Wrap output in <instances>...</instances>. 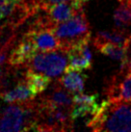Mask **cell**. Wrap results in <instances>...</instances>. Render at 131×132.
I'll return each mask as SVG.
<instances>
[{
	"label": "cell",
	"mask_w": 131,
	"mask_h": 132,
	"mask_svg": "<svg viewBox=\"0 0 131 132\" xmlns=\"http://www.w3.org/2000/svg\"><path fill=\"white\" fill-rule=\"evenodd\" d=\"M105 95L109 100L131 101V72H120L111 77L105 87Z\"/></svg>",
	"instance_id": "cell-5"
},
{
	"label": "cell",
	"mask_w": 131,
	"mask_h": 132,
	"mask_svg": "<svg viewBox=\"0 0 131 132\" xmlns=\"http://www.w3.org/2000/svg\"><path fill=\"white\" fill-rule=\"evenodd\" d=\"M68 66V56L63 50L37 53L27 65L28 69L42 72L48 77H58L65 72Z\"/></svg>",
	"instance_id": "cell-3"
},
{
	"label": "cell",
	"mask_w": 131,
	"mask_h": 132,
	"mask_svg": "<svg viewBox=\"0 0 131 132\" xmlns=\"http://www.w3.org/2000/svg\"><path fill=\"white\" fill-rule=\"evenodd\" d=\"M87 127L93 131L131 132V101H102L88 121Z\"/></svg>",
	"instance_id": "cell-1"
},
{
	"label": "cell",
	"mask_w": 131,
	"mask_h": 132,
	"mask_svg": "<svg viewBox=\"0 0 131 132\" xmlns=\"http://www.w3.org/2000/svg\"><path fill=\"white\" fill-rule=\"evenodd\" d=\"M38 48L29 36L23 34L21 40L18 42L9 57L11 66H27L32 58L37 54Z\"/></svg>",
	"instance_id": "cell-6"
},
{
	"label": "cell",
	"mask_w": 131,
	"mask_h": 132,
	"mask_svg": "<svg viewBox=\"0 0 131 132\" xmlns=\"http://www.w3.org/2000/svg\"><path fill=\"white\" fill-rule=\"evenodd\" d=\"M91 39L80 42L67 51L69 65L66 70H85L93 68V54L89 47ZM65 70V71H66Z\"/></svg>",
	"instance_id": "cell-4"
},
{
	"label": "cell",
	"mask_w": 131,
	"mask_h": 132,
	"mask_svg": "<svg viewBox=\"0 0 131 132\" xmlns=\"http://www.w3.org/2000/svg\"><path fill=\"white\" fill-rule=\"evenodd\" d=\"M121 64H120V72H124V73H126V72H131V57H126L125 60L121 61Z\"/></svg>",
	"instance_id": "cell-21"
},
{
	"label": "cell",
	"mask_w": 131,
	"mask_h": 132,
	"mask_svg": "<svg viewBox=\"0 0 131 132\" xmlns=\"http://www.w3.org/2000/svg\"><path fill=\"white\" fill-rule=\"evenodd\" d=\"M130 25H131V14H130Z\"/></svg>",
	"instance_id": "cell-25"
},
{
	"label": "cell",
	"mask_w": 131,
	"mask_h": 132,
	"mask_svg": "<svg viewBox=\"0 0 131 132\" xmlns=\"http://www.w3.org/2000/svg\"><path fill=\"white\" fill-rule=\"evenodd\" d=\"M131 4L120 3L114 13V22L117 29L125 30L130 26Z\"/></svg>",
	"instance_id": "cell-17"
},
{
	"label": "cell",
	"mask_w": 131,
	"mask_h": 132,
	"mask_svg": "<svg viewBox=\"0 0 131 132\" xmlns=\"http://www.w3.org/2000/svg\"><path fill=\"white\" fill-rule=\"evenodd\" d=\"M36 96L25 81H21L17 84L15 88L7 91L0 95V98L5 102H23L26 100L33 99Z\"/></svg>",
	"instance_id": "cell-13"
},
{
	"label": "cell",
	"mask_w": 131,
	"mask_h": 132,
	"mask_svg": "<svg viewBox=\"0 0 131 132\" xmlns=\"http://www.w3.org/2000/svg\"><path fill=\"white\" fill-rule=\"evenodd\" d=\"M89 1H90V0H73L71 2H72V4L77 8V9H83L84 4L89 2Z\"/></svg>",
	"instance_id": "cell-22"
},
{
	"label": "cell",
	"mask_w": 131,
	"mask_h": 132,
	"mask_svg": "<svg viewBox=\"0 0 131 132\" xmlns=\"http://www.w3.org/2000/svg\"><path fill=\"white\" fill-rule=\"evenodd\" d=\"M83 9H77L72 4V2H70V4H69V2H64V3L52 5L46 11H47L51 21L54 24H58L60 22L68 20L75 15L77 12Z\"/></svg>",
	"instance_id": "cell-12"
},
{
	"label": "cell",
	"mask_w": 131,
	"mask_h": 132,
	"mask_svg": "<svg viewBox=\"0 0 131 132\" xmlns=\"http://www.w3.org/2000/svg\"><path fill=\"white\" fill-rule=\"evenodd\" d=\"M40 99L49 105L64 107L69 110H71L73 106V95H70V92L59 84L58 81L52 87L50 92L44 96H42Z\"/></svg>",
	"instance_id": "cell-9"
},
{
	"label": "cell",
	"mask_w": 131,
	"mask_h": 132,
	"mask_svg": "<svg viewBox=\"0 0 131 132\" xmlns=\"http://www.w3.org/2000/svg\"><path fill=\"white\" fill-rule=\"evenodd\" d=\"M93 44L100 53L113 60L121 62L127 57L128 47L120 46L110 42H95Z\"/></svg>",
	"instance_id": "cell-14"
},
{
	"label": "cell",
	"mask_w": 131,
	"mask_h": 132,
	"mask_svg": "<svg viewBox=\"0 0 131 132\" xmlns=\"http://www.w3.org/2000/svg\"><path fill=\"white\" fill-rule=\"evenodd\" d=\"M8 50H9V48H6V49H4L2 51H0V65H3L4 63L6 62Z\"/></svg>",
	"instance_id": "cell-23"
},
{
	"label": "cell",
	"mask_w": 131,
	"mask_h": 132,
	"mask_svg": "<svg viewBox=\"0 0 131 132\" xmlns=\"http://www.w3.org/2000/svg\"><path fill=\"white\" fill-rule=\"evenodd\" d=\"M99 95L95 94H82L77 93L73 95V103H83V104H97V99Z\"/></svg>",
	"instance_id": "cell-19"
},
{
	"label": "cell",
	"mask_w": 131,
	"mask_h": 132,
	"mask_svg": "<svg viewBox=\"0 0 131 132\" xmlns=\"http://www.w3.org/2000/svg\"><path fill=\"white\" fill-rule=\"evenodd\" d=\"M95 42H110L115 44L128 48L131 44V40L129 39V35H127L126 31L117 29V28L113 30L97 31L95 37L93 39V43Z\"/></svg>",
	"instance_id": "cell-11"
},
{
	"label": "cell",
	"mask_w": 131,
	"mask_h": 132,
	"mask_svg": "<svg viewBox=\"0 0 131 132\" xmlns=\"http://www.w3.org/2000/svg\"><path fill=\"white\" fill-rule=\"evenodd\" d=\"M24 34L31 38V40L36 44L38 50L43 52H50L59 50L61 48L60 42L51 29L42 28L28 30Z\"/></svg>",
	"instance_id": "cell-8"
},
{
	"label": "cell",
	"mask_w": 131,
	"mask_h": 132,
	"mask_svg": "<svg viewBox=\"0 0 131 132\" xmlns=\"http://www.w3.org/2000/svg\"><path fill=\"white\" fill-rule=\"evenodd\" d=\"M52 31L60 42V50H63L66 53L69 48L82 40L92 39L90 23L84 10L77 12L68 20L55 24Z\"/></svg>",
	"instance_id": "cell-2"
},
{
	"label": "cell",
	"mask_w": 131,
	"mask_h": 132,
	"mask_svg": "<svg viewBox=\"0 0 131 132\" xmlns=\"http://www.w3.org/2000/svg\"><path fill=\"white\" fill-rule=\"evenodd\" d=\"M129 39H130V40H131V34H130V35H129Z\"/></svg>",
	"instance_id": "cell-26"
},
{
	"label": "cell",
	"mask_w": 131,
	"mask_h": 132,
	"mask_svg": "<svg viewBox=\"0 0 131 132\" xmlns=\"http://www.w3.org/2000/svg\"><path fill=\"white\" fill-rule=\"evenodd\" d=\"M0 27H1V24H0Z\"/></svg>",
	"instance_id": "cell-27"
},
{
	"label": "cell",
	"mask_w": 131,
	"mask_h": 132,
	"mask_svg": "<svg viewBox=\"0 0 131 132\" xmlns=\"http://www.w3.org/2000/svg\"><path fill=\"white\" fill-rule=\"evenodd\" d=\"M71 1H73V0H42L40 1V8H43L44 10H47L52 5L64 3V2H71Z\"/></svg>",
	"instance_id": "cell-20"
},
{
	"label": "cell",
	"mask_w": 131,
	"mask_h": 132,
	"mask_svg": "<svg viewBox=\"0 0 131 132\" xmlns=\"http://www.w3.org/2000/svg\"><path fill=\"white\" fill-rule=\"evenodd\" d=\"M87 77L80 70H66L65 74L58 79V82L71 94H77L83 92Z\"/></svg>",
	"instance_id": "cell-10"
},
{
	"label": "cell",
	"mask_w": 131,
	"mask_h": 132,
	"mask_svg": "<svg viewBox=\"0 0 131 132\" xmlns=\"http://www.w3.org/2000/svg\"><path fill=\"white\" fill-rule=\"evenodd\" d=\"M33 14L34 13L30 10L29 8L26 7L24 4L18 1V3L15 5V7L13 9L12 13L10 14V15L8 16V22L18 28L21 24H23L26 19Z\"/></svg>",
	"instance_id": "cell-16"
},
{
	"label": "cell",
	"mask_w": 131,
	"mask_h": 132,
	"mask_svg": "<svg viewBox=\"0 0 131 132\" xmlns=\"http://www.w3.org/2000/svg\"><path fill=\"white\" fill-rule=\"evenodd\" d=\"M23 128V110L21 102L5 108L0 115V131H21Z\"/></svg>",
	"instance_id": "cell-7"
},
{
	"label": "cell",
	"mask_w": 131,
	"mask_h": 132,
	"mask_svg": "<svg viewBox=\"0 0 131 132\" xmlns=\"http://www.w3.org/2000/svg\"><path fill=\"white\" fill-rule=\"evenodd\" d=\"M24 81L29 86L35 95H39L44 92L47 89L48 85L50 83V77L45 74H40V72L33 71L30 69L27 70L24 77Z\"/></svg>",
	"instance_id": "cell-15"
},
{
	"label": "cell",
	"mask_w": 131,
	"mask_h": 132,
	"mask_svg": "<svg viewBox=\"0 0 131 132\" xmlns=\"http://www.w3.org/2000/svg\"><path fill=\"white\" fill-rule=\"evenodd\" d=\"M1 7H2V5H0V19H3V15H2V9H1Z\"/></svg>",
	"instance_id": "cell-24"
},
{
	"label": "cell",
	"mask_w": 131,
	"mask_h": 132,
	"mask_svg": "<svg viewBox=\"0 0 131 132\" xmlns=\"http://www.w3.org/2000/svg\"><path fill=\"white\" fill-rule=\"evenodd\" d=\"M17 27L6 22L0 27V51L13 46L15 39Z\"/></svg>",
	"instance_id": "cell-18"
}]
</instances>
